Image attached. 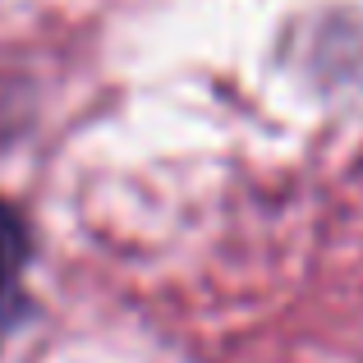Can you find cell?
I'll list each match as a JSON object with an SVG mask.
<instances>
[{
	"instance_id": "1",
	"label": "cell",
	"mask_w": 363,
	"mask_h": 363,
	"mask_svg": "<svg viewBox=\"0 0 363 363\" xmlns=\"http://www.w3.org/2000/svg\"><path fill=\"white\" fill-rule=\"evenodd\" d=\"M28 253H33V240H28L23 216L0 198V299L14 294L18 276H23V267H28Z\"/></svg>"
}]
</instances>
